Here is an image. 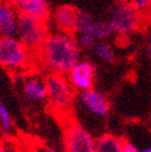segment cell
<instances>
[{"label":"cell","instance_id":"1","mask_svg":"<svg viewBox=\"0 0 151 152\" xmlns=\"http://www.w3.org/2000/svg\"><path fill=\"white\" fill-rule=\"evenodd\" d=\"M39 53L41 62L52 73L61 75H67L82 59V50L76 36L59 30L48 34Z\"/></svg>","mask_w":151,"mask_h":152},{"label":"cell","instance_id":"2","mask_svg":"<svg viewBox=\"0 0 151 152\" xmlns=\"http://www.w3.org/2000/svg\"><path fill=\"white\" fill-rule=\"evenodd\" d=\"M104 20L114 34L129 35L139 28L141 15L133 6L131 1H117L109 6Z\"/></svg>","mask_w":151,"mask_h":152},{"label":"cell","instance_id":"3","mask_svg":"<svg viewBox=\"0 0 151 152\" xmlns=\"http://www.w3.org/2000/svg\"><path fill=\"white\" fill-rule=\"evenodd\" d=\"M31 51L19 37H0V64L9 72H22L29 67Z\"/></svg>","mask_w":151,"mask_h":152},{"label":"cell","instance_id":"4","mask_svg":"<svg viewBox=\"0 0 151 152\" xmlns=\"http://www.w3.org/2000/svg\"><path fill=\"white\" fill-rule=\"evenodd\" d=\"M47 99L51 108L61 114H68L74 103V90L66 75L50 73L46 77Z\"/></svg>","mask_w":151,"mask_h":152},{"label":"cell","instance_id":"5","mask_svg":"<svg viewBox=\"0 0 151 152\" xmlns=\"http://www.w3.org/2000/svg\"><path fill=\"white\" fill-rule=\"evenodd\" d=\"M48 34L50 31L45 22L20 15L18 37L31 52H39L41 50Z\"/></svg>","mask_w":151,"mask_h":152},{"label":"cell","instance_id":"6","mask_svg":"<svg viewBox=\"0 0 151 152\" xmlns=\"http://www.w3.org/2000/svg\"><path fill=\"white\" fill-rule=\"evenodd\" d=\"M95 140L92 132L77 123L68 121L65 126L63 141L66 152H95Z\"/></svg>","mask_w":151,"mask_h":152},{"label":"cell","instance_id":"7","mask_svg":"<svg viewBox=\"0 0 151 152\" xmlns=\"http://www.w3.org/2000/svg\"><path fill=\"white\" fill-rule=\"evenodd\" d=\"M81 34L90 35L98 41H105L114 32H113V30L104 19L103 20L97 19L89 12L79 10L74 35H81Z\"/></svg>","mask_w":151,"mask_h":152},{"label":"cell","instance_id":"8","mask_svg":"<svg viewBox=\"0 0 151 152\" xmlns=\"http://www.w3.org/2000/svg\"><path fill=\"white\" fill-rule=\"evenodd\" d=\"M73 90L78 93L94 88L95 67L89 59H81L66 75Z\"/></svg>","mask_w":151,"mask_h":152},{"label":"cell","instance_id":"9","mask_svg":"<svg viewBox=\"0 0 151 152\" xmlns=\"http://www.w3.org/2000/svg\"><path fill=\"white\" fill-rule=\"evenodd\" d=\"M77 103L87 114L94 118H105L110 109L109 99L94 88L78 93Z\"/></svg>","mask_w":151,"mask_h":152},{"label":"cell","instance_id":"10","mask_svg":"<svg viewBox=\"0 0 151 152\" xmlns=\"http://www.w3.org/2000/svg\"><path fill=\"white\" fill-rule=\"evenodd\" d=\"M19 19L14 1H0V37H18Z\"/></svg>","mask_w":151,"mask_h":152},{"label":"cell","instance_id":"11","mask_svg":"<svg viewBox=\"0 0 151 152\" xmlns=\"http://www.w3.org/2000/svg\"><path fill=\"white\" fill-rule=\"evenodd\" d=\"M14 5L20 15H25L45 24L51 19L52 10L46 0H16Z\"/></svg>","mask_w":151,"mask_h":152},{"label":"cell","instance_id":"12","mask_svg":"<svg viewBox=\"0 0 151 152\" xmlns=\"http://www.w3.org/2000/svg\"><path fill=\"white\" fill-rule=\"evenodd\" d=\"M78 14L79 10L72 5H59L52 10L51 20L59 31L74 35Z\"/></svg>","mask_w":151,"mask_h":152},{"label":"cell","instance_id":"13","mask_svg":"<svg viewBox=\"0 0 151 152\" xmlns=\"http://www.w3.org/2000/svg\"><path fill=\"white\" fill-rule=\"evenodd\" d=\"M22 93L30 102L39 103L47 99L46 78L39 74H30L22 80Z\"/></svg>","mask_w":151,"mask_h":152},{"label":"cell","instance_id":"14","mask_svg":"<svg viewBox=\"0 0 151 152\" xmlns=\"http://www.w3.org/2000/svg\"><path fill=\"white\" fill-rule=\"evenodd\" d=\"M125 140L113 134H103L95 140V152H124Z\"/></svg>","mask_w":151,"mask_h":152},{"label":"cell","instance_id":"15","mask_svg":"<svg viewBox=\"0 0 151 152\" xmlns=\"http://www.w3.org/2000/svg\"><path fill=\"white\" fill-rule=\"evenodd\" d=\"M94 55L103 62L113 63L117 59V53L107 41H98L97 46L94 47Z\"/></svg>","mask_w":151,"mask_h":152},{"label":"cell","instance_id":"16","mask_svg":"<svg viewBox=\"0 0 151 152\" xmlns=\"http://www.w3.org/2000/svg\"><path fill=\"white\" fill-rule=\"evenodd\" d=\"M77 43L82 51H89V50H94V47L97 46L98 40L94 39L93 36L90 35H86V34H81V35H74Z\"/></svg>","mask_w":151,"mask_h":152},{"label":"cell","instance_id":"17","mask_svg":"<svg viewBox=\"0 0 151 152\" xmlns=\"http://www.w3.org/2000/svg\"><path fill=\"white\" fill-rule=\"evenodd\" d=\"M0 125H1L3 130L7 134L12 130V118L6 105L3 103H0Z\"/></svg>","mask_w":151,"mask_h":152},{"label":"cell","instance_id":"18","mask_svg":"<svg viewBox=\"0 0 151 152\" xmlns=\"http://www.w3.org/2000/svg\"><path fill=\"white\" fill-rule=\"evenodd\" d=\"M131 4L140 15L151 9V0H133Z\"/></svg>","mask_w":151,"mask_h":152},{"label":"cell","instance_id":"19","mask_svg":"<svg viewBox=\"0 0 151 152\" xmlns=\"http://www.w3.org/2000/svg\"><path fill=\"white\" fill-rule=\"evenodd\" d=\"M144 52H145V57H146V59H147L149 64L151 66V32H147V34L145 35Z\"/></svg>","mask_w":151,"mask_h":152},{"label":"cell","instance_id":"20","mask_svg":"<svg viewBox=\"0 0 151 152\" xmlns=\"http://www.w3.org/2000/svg\"><path fill=\"white\" fill-rule=\"evenodd\" d=\"M124 152H140V148L136 145H134L133 142L125 140V142H124Z\"/></svg>","mask_w":151,"mask_h":152},{"label":"cell","instance_id":"21","mask_svg":"<svg viewBox=\"0 0 151 152\" xmlns=\"http://www.w3.org/2000/svg\"><path fill=\"white\" fill-rule=\"evenodd\" d=\"M140 152H151V145H147L145 147L140 148Z\"/></svg>","mask_w":151,"mask_h":152},{"label":"cell","instance_id":"22","mask_svg":"<svg viewBox=\"0 0 151 152\" xmlns=\"http://www.w3.org/2000/svg\"><path fill=\"white\" fill-rule=\"evenodd\" d=\"M43 152H59V151L56 150V148H52V147H46Z\"/></svg>","mask_w":151,"mask_h":152},{"label":"cell","instance_id":"23","mask_svg":"<svg viewBox=\"0 0 151 152\" xmlns=\"http://www.w3.org/2000/svg\"><path fill=\"white\" fill-rule=\"evenodd\" d=\"M0 152H6V148H5V146L3 145V143H0Z\"/></svg>","mask_w":151,"mask_h":152}]
</instances>
